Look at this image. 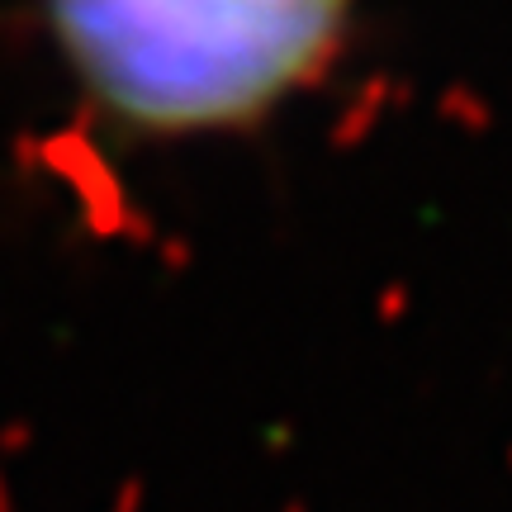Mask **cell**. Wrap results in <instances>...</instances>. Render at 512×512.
Here are the masks:
<instances>
[{
  "mask_svg": "<svg viewBox=\"0 0 512 512\" xmlns=\"http://www.w3.org/2000/svg\"><path fill=\"white\" fill-rule=\"evenodd\" d=\"M356 0H48L100 110L143 133H223L323 76Z\"/></svg>",
  "mask_w": 512,
  "mask_h": 512,
  "instance_id": "6da1fadb",
  "label": "cell"
}]
</instances>
